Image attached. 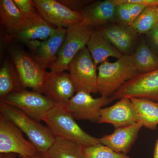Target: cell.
<instances>
[{"instance_id": "8", "label": "cell", "mask_w": 158, "mask_h": 158, "mask_svg": "<svg viewBox=\"0 0 158 158\" xmlns=\"http://www.w3.org/2000/svg\"><path fill=\"white\" fill-rule=\"evenodd\" d=\"M23 132L6 116L0 114V153L18 155L21 158H33L36 148L26 140Z\"/></svg>"}, {"instance_id": "17", "label": "cell", "mask_w": 158, "mask_h": 158, "mask_svg": "<svg viewBox=\"0 0 158 158\" xmlns=\"http://www.w3.org/2000/svg\"><path fill=\"white\" fill-rule=\"evenodd\" d=\"M98 30L122 54L129 55L135 44L138 34L131 26L117 23Z\"/></svg>"}, {"instance_id": "10", "label": "cell", "mask_w": 158, "mask_h": 158, "mask_svg": "<svg viewBox=\"0 0 158 158\" xmlns=\"http://www.w3.org/2000/svg\"><path fill=\"white\" fill-rule=\"evenodd\" d=\"M112 101L110 98H94L90 93L79 91L69 101L65 108L75 119L97 123L101 110Z\"/></svg>"}, {"instance_id": "25", "label": "cell", "mask_w": 158, "mask_h": 158, "mask_svg": "<svg viewBox=\"0 0 158 158\" xmlns=\"http://www.w3.org/2000/svg\"><path fill=\"white\" fill-rule=\"evenodd\" d=\"M115 22L119 24L131 26L146 7L140 4L130 2L129 0H116Z\"/></svg>"}, {"instance_id": "36", "label": "cell", "mask_w": 158, "mask_h": 158, "mask_svg": "<svg viewBox=\"0 0 158 158\" xmlns=\"http://www.w3.org/2000/svg\"></svg>"}, {"instance_id": "1", "label": "cell", "mask_w": 158, "mask_h": 158, "mask_svg": "<svg viewBox=\"0 0 158 158\" xmlns=\"http://www.w3.org/2000/svg\"><path fill=\"white\" fill-rule=\"evenodd\" d=\"M98 89L101 96L111 97L122 85L139 74L132 55L115 62L106 61L98 67Z\"/></svg>"}, {"instance_id": "27", "label": "cell", "mask_w": 158, "mask_h": 158, "mask_svg": "<svg viewBox=\"0 0 158 158\" xmlns=\"http://www.w3.org/2000/svg\"><path fill=\"white\" fill-rule=\"evenodd\" d=\"M83 151L85 158H131L127 155L116 152L101 143L83 147Z\"/></svg>"}, {"instance_id": "28", "label": "cell", "mask_w": 158, "mask_h": 158, "mask_svg": "<svg viewBox=\"0 0 158 158\" xmlns=\"http://www.w3.org/2000/svg\"><path fill=\"white\" fill-rule=\"evenodd\" d=\"M26 18L32 17L38 13L32 0H12Z\"/></svg>"}, {"instance_id": "35", "label": "cell", "mask_w": 158, "mask_h": 158, "mask_svg": "<svg viewBox=\"0 0 158 158\" xmlns=\"http://www.w3.org/2000/svg\"><path fill=\"white\" fill-rule=\"evenodd\" d=\"M33 158H51L47 153L37 152V154Z\"/></svg>"}, {"instance_id": "20", "label": "cell", "mask_w": 158, "mask_h": 158, "mask_svg": "<svg viewBox=\"0 0 158 158\" xmlns=\"http://www.w3.org/2000/svg\"><path fill=\"white\" fill-rule=\"evenodd\" d=\"M137 118L143 127L155 130L158 126V102L143 98H131Z\"/></svg>"}, {"instance_id": "9", "label": "cell", "mask_w": 158, "mask_h": 158, "mask_svg": "<svg viewBox=\"0 0 158 158\" xmlns=\"http://www.w3.org/2000/svg\"><path fill=\"white\" fill-rule=\"evenodd\" d=\"M123 98H143L158 102V69L139 74L125 83L110 98L113 101Z\"/></svg>"}, {"instance_id": "15", "label": "cell", "mask_w": 158, "mask_h": 158, "mask_svg": "<svg viewBox=\"0 0 158 158\" xmlns=\"http://www.w3.org/2000/svg\"><path fill=\"white\" fill-rule=\"evenodd\" d=\"M143 127L141 123L136 122L130 125L115 128L110 135L99 138L101 144L114 151L127 154L135 144L138 134Z\"/></svg>"}, {"instance_id": "6", "label": "cell", "mask_w": 158, "mask_h": 158, "mask_svg": "<svg viewBox=\"0 0 158 158\" xmlns=\"http://www.w3.org/2000/svg\"><path fill=\"white\" fill-rule=\"evenodd\" d=\"M0 101L38 121H44L47 113L56 104L42 94L26 89L10 94Z\"/></svg>"}, {"instance_id": "11", "label": "cell", "mask_w": 158, "mask_h": 158, "mask_svg": "<svg viewBox=\"0 0 158 158\" xmlns=\"http://www.w3.org/2000/svg\"><path fill=\"white\" fill-rule=\"evenodd\" d=\"M34 7L44 20L57 28H67L81 23V12L72 11L56 0H32Z\"/></svg>"}, {"instance_id": "22", "label": "cell", "mask_w": 158, "mask_h": 158, "mask_svg": "<svg viewBox=\"0 0 158 158\" xmlns=\"http://www.w3.org/2000/svg\"><path fill=\"white\" fill-rule=\"evenodd\" d=\"M26 19L12 0L0 1V22L8 34H12Z\"/></svg>"}, {"instance_id": "16", "label": "cell", "mask_w": 158, "mask_h": 158, "mask_svg": "<svg viewBox=\"0 0 158 158\" xmlns=\"http://www.w3.org/2000/svg\"><path fill=\"white\" fill-rule=\"evenodd\" d=\"M116 0L92 2L82 10V22L89 27H98L115 21Z\"/></svg>"}, {"instance_id": "5", "label": "cell", "mask_w": 158, "mask_h": 158, "mask_svg": "<svg viewBox=\"0 0 158 158\" xmlns=\"http://www.w3.org/2000/svg\"><path fill=\"white\" fill-rule=\"evenodd\" d=\"M93 30L83 23L66 28V34L60 48L56 61L50 68L52 72L68 70L70 62L78 53L87 46Z\"/></svg>"}, {"instance_id": "4", "label": "cell", "mask_w": 158, "mask_h": 158, "mask_svg": "<svg viewBox=\"0 0 158 158\" xmlns=\"http://www.w3.org/2000/svg\"><path fill=\"white\" fill-rule=\"evenodd\" d=\"M7 50L17 69L23 88H31L33 91L43 94L47 71L32 55L19 46L9 45Z\"/></svg>"}, {"instance_id": "3", "label": "cell", "mask_w": 158, "mask_h": 158, "mask_svg": "<svg viewBox=\"0 0 158 158\" xmlns=\"http://www.w3.org/2000/svg\"><path fill=\"white\" fill-rule=\"evenodd\" d=\"M0 111L25 134L37 152L47 153L55 143L56 137L47 126L20 110L0 102Z\"/></svg>"}, {"instance_id": "23", "label": "cell", "mask_w": 158, "mask_h": 158, "mask_svg": "<svg viewBox=\"0 0 158 158\" xmlns=\"http://www.w3.org/2000/svg\"><path fill=\"white\" fill-rule=\"evenodd\" d=\"M132 56L139 73L158 69V53L144 40L140 41Z\"/></svg>"}, {"instance_id": "29", "label": "cell", "mask_w": 158, "mask_h": 158, "mask_svg": "<svg viewBox=\"0 0 158 158\" xmlns=\"http://www.w3.org/2000/svg\"><path fill=\"white\" fill-rule=\"evenodd\" d=\"M58 1L72 11L81 13L86 6L93 2L87 0H58Z\"/></svg>"}, {"instance_id": "30", "label": "cell", "mask_w": 158, "mask_h": 158, "mask_svg": "<svg viewBox=\"0 0 158 158\" xmlns=\"http://www.w3.org/2000/svg\"><path fill=\"white\" fill-rule=\"evenodd\" d=\"M145 34L148 43L158 53V23Z\"/></svg>"}, {"instance_id": "33", "label": "cell", "mask_w": 158, "mask_h": 158, "mask_svg": "<svg viewBox=\"0 0 158 158\" xmlns=\"http://www.w3.org/2000/svg\"><path fill=\"white\" fill-rule=\"evenodd\" d=\"M16 154L13 153L1 154V158H16Z\"/></svg>"}, {"instance_id": "7", "label": "cell", "mask_w": 158, "mask_h": 158, "mask_svg": "<svg viewBox=\"0 0 158 158\" xmlns=\"http://www.w3.org/2000/svg\"><path fill=\"white\" fill-rule=\"evenodd\" d=\"M67 70L75 85L77 92L98 93L97 66L86 47L72 60Z\"/></svg>"}, {"instance_id": "18", "label": "cell", "mask_w": 158, "mask_h": 158, "mask_svg": "<svg viewBox=\"0 0 158 158\" xmlns=\"http://www.w3.org/2000/svg\"><path fill=\"white\" fill-rule=\"evenodd\" d=\"M66 31V29L64 27L57 28L53 34L42 41L39 48L32 53V56L44 69L50 68L56 61Z\"/></svg>"}, {"instance_id": "24", "label": "cell", "mask_w": 158, "mask_h": 158, "mask_svg": "<svg viewBox=\"0 0 158 158\" xmlns=\"http://www.w3.org/2000/svg\"><path fill=\"white\" fill-rule=\"evenodd\" d=\"M47 154L51 158H85L82 146L59 138H56L55 143Z\"/></svg>"}, {"instance_id": "2", "label": "cell", "mask_w": 158, "mask_h": 158, "mask_svg": "<svg viewBox=\"0 0 158 158\" xmlns=\"http://www.w3.org/2000/svg\"><path fill=\"white\" fill-rule=\"evenodd\" d=\"M65 106L55 104L47 114L45 122L56 138H63L89 147L100 143L99 138L89 135L79 126Z\"/></svg>"}, {"instance_id": "32", "label": "cell", "mask_w": 158, "mask_h": 158, "mask_svg": "<svg viewBox=\"0 0 158 158\" xmlns=\"http://www.w3.org/2000/svg\"><path fill=\"white\" fill-rule=\"evenodd\" d=\"M42 41L39 40H33L25 42L24 44L30 49L31 52H35L39 48L42 44Z\"/></svg>"}, {"instance_id": "34", "label": "cell", "mask_w": 158, "mask_h": 158, "mask_svg": "<svg viewBox=\"0 0 158 158\" xmlns=\"http://www.w3.org/2000/svg\"><path fill=\"white\" fill-rule=\"evenodd\" d=\"M152 158H158V138L155 145Z\"/></svg>"}, {"instance_id": "31", "label": "cell", "mask_w": 158, "mask_h": 158, "mask_svg": "<svg viewBox=\"0 0 158 158\" xmlns=\"http://www.w3.org/2000/svg\"><path fill=\"white\" fill-rule=\"evenodd\" d=\"M2 31V30H1ZM2 32L1 34V59H2L4 56L5 49L8 45V44L10 40L12 39L10 34H4Z\"/></svg>"}, {"instance_id": "13", "label": "cell", "mask_w": 158, "mask_h": 158, "mask_svg": "<svg viewBox=\"0 0 158 158\" xmlns=\"http://www.w3.org/2000/svg\"><path fill=\"white\" fill-rule=\"evenodd\" d=\"M136 122L135 113L131 98H123L113 106L102 108L97 123H110L115 129Z\"/></svg>"}, {"instance_id": "19", "label": "cell", "mask_w": 158, "mask_h": 158, "mask_svg": "<svg viewBox=\"0 0 158 158\" xmlns=\"http://www.w3.org/2000/svg\"><path fill=\"white\" fill-rule=\"evenodd\" d=\"M86 47L96 66L107 61L110 57H114L118 59L123 56L98 30H93Z\"/></svg>"}, {"instance_id": "14", "label": "cell", "mask_w": 158, "mask_h": 158, "mask_svg": "<svg viewBox=\"0 0 158 158\" xmlns=\"http://www.w3.org/2000/svg\"><path fill=\"white\" fill-rule=\"evenodd\" d=\"M57 28L38 13L32 17L26 18L10 36L12 39L15 38L23 43L33 40L44 41L53 34Z\"/></svg>"}, {"instance_id": "12", "label": "cell", "mask_w": 158, "mask_h": 158, "mask_svg": "<svg viewBox=\"0 0 158 158\" xmlns=\"http://www.w3.org/2000/svg\"><path fill=\"white\" fill-rule=\"evenodd\" d=\"M77 92L69 73L47 72L43 94L56 104L66 106Z\"/></svg>"}, {"instance_id": "21", "label": "cell", "mask_w": 158, "mask_h": 158, "mask_svg": "<svg viewBox=\"0 0 158 158\" xmlns=\"http://www.w3.org/2000/svg\"><path fill=\"white\" fill-rule=\"evenodd\" d=\"M23 89L14 63L10 58L5 59L0 69V100Z\"/></svg>"}, {"instance_id": "26", "label": "cell", "mask_w": 158, "mask_h": 158, "mask_svg": "<svg viewBox=\"0 0 158 158\" xmlns=\"http://www.w3.org/2000/svg\"><path fill=\"white\" fill-rule=\"evenodd\" d=\"M158 7H146L131 27L138 34H146L158 23Z\"/></svg>"}]
</instances>
